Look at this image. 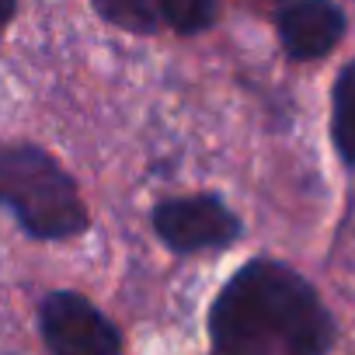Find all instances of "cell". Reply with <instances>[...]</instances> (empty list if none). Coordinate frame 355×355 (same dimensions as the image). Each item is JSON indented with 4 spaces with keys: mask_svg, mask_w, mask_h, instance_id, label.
<instances>
[{
    "mask_svg": "<svg viewBox=\"0 0 355 355\" xmlns=\"http://www.w3.org/2000/svg\"><path fill=\"white\" fill-rule=\"evenodd\" d=\"M209 334L220 355H327L334 320L300 272L258 258L220 289Z\"/></svg>",
    "mask_w": 355,
    "mask_h": 355,
    "instance_id": "cell-1",
    "label": "cell"
},
{
    "mask_svg": "<svg viewBox=\"0 0 355 355\" xmlns=\"http://www.w3.org/2000/svg\"><path fill=\"white\" fill-rule=\"evenodd\" d=\"M0 206L39 241H67L87 230L77 182L32 143H0Z\"/></svg>",
    "mask_w": 355,
    "mask_h": 355,
    "instance_id": "cell-2",
    "label": "cell"
},
{
    "mask_svg": "<svg viewBox=\"0 0 355 355\" xmlns=\"http://www.w3.org/2000/svg\"><path fill=\"white\" fill-rule=\"evenodd\" d=\"M39 317L49 355H122L115 324L80 293H49Z\"/></svg>",
    "mask_w": 355,
    "mask_h": 355,
    "instance_id": "cell-3",
    "label": "cell"
},
{
    "mask_svg": "<svg viewBox=\"0 0 355 355\" xmlns=\"http://www.w3.org/2000/svg\"><path fill=\"white\" fill-rule=\"evenodd\" d=\"M153 230L171 251L192 254L234 244L241 237V220L223 206L220 196H189L160 202L153 209Z\"/></svg>",
    "mask_w": 355,
    "mask_h": 355,
    "instance_id": "cell-4",
    "label": "cell"
},
{
    "mask_svg": "<svg viewBox=\"0 0 355 355\" xmlns=\"http://www.w3.org/2000/svg\"><path fill=\"white\" fill-rule=\"evenodd\" d=\"M279 42L293 60H320L338 46L345 35V15L334 4H320V0H306V4H289L275 15Z\"/></svg>",
    "mask_w": 355,
    "mask_h": 355,
    "instance_id": "cell-5",
    "label": "cell"
},
{
    "mask_svg": "<svg viewBox=\"0 0 355 355\" xmlns=\"http://www.w3.org/2000/svg\"><path fill=\"white\" fill-rule=\"evenodd\" d=\"M331 136L345 164L355 167V63H348L334 84V112H331Z\"/></svg>",
    "mask_w": 355,
    "mask_h": 355,
    "instance_id": "cell-6",
    "label": "cell"
},
{
    "mask_svg": "<svg viewBox=\"0 0 355 355\" xmlns=\"http://www.w3.org/2000/svg\"><path fill=\"white\" fill-rule=\"evenodd\" d=\"M94 11L125 32L150 35L164 28V0H101L94 4Z\"/></svg>",
    "mask_w": 355,
    "mask_h": 355,
    "instance_id": "cell-7",
    "label": "cell"
},
{
    "mask_svg": "<svg viewBox=\"0 0 355 355\" xmlns=\"http://www.w3.org/2000/svg\"><path fill=\"white\" fill-rule=\"evenodd\" d=\"M11 18H15V4L11 0H0V28H4Z\"/></svg>",
    "mask_w": 355,
    "mask_h": 355,
    "instance_id": "cell-8",
    "label": "cell"
}]
</instances>
